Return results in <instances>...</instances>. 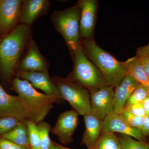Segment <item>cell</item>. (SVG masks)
<instances>
[{
	"label": "cell",
	"mask_w": 149,
	"mask_h": 149,
	"mask_svg": "<svg viewBox=\"0 0 149 149\" xmlns=\"http://www.w3.org/2000/svg\"><path fill=\"white\" fill-rule=\"evenodd\" d=\"M31 27L19 24L7 36L0 40V79L12 83L17 67L32 38Z\"/></svg>",
	"instance_id": "1"
},
{
	"label": "cell",
	"mask_w": 149,
	"mask_h": 149,
	"mask_svg": "<svg viewBox=\"0 0 149 149\" xmlns=\"http://www.w3.org/2000/svg\"><path fill=\"white\" fill-rule=\"evenodd\" d=\"M82 50L103 75L108 85L116 88L127 74L125 61L121 62L99 47L94 39L81 41Z\"/></svg>",
	"instance_id": "2"
},
{
	"label": "cell",
	"mask_w": 149,
	"mask_h": 149,
	"mask_svg": "<svg viewBox=\"0 0 149 149\" xmlns=\"http://www.w3.org/2000/svg\"><path fill=\"white\" fill-rule=\"evenodd\" d=\"M11 88L24 102L27 109V119L37 124L49 114L53 108V104L60 102L56 97L38 92L29 82L17 77L13 80Z\"/></svg>",
	"instance_id": "3"
},
{
	"label": "cell",
	"mask_w": 149,
	"mask_h": 149,
	"mask_svg": "<svg viewBox=\"0 0 149 149\" xmlns=\"http://www.w3.org/2000/svg\"><path fill=\"white\" fill-rule=\"evenodd\" d=\"M81 7L80 1L74 5L52 14L51 19L55 29L64 39L70 54L81 46L80 20Z\"/></svg>",
	"instance_id": "4"
},
{
	"label": "cell",
	"mask_w": 149,
	"mask_h": 149,
	"mask_svg": "<svg viewBox=\"0 0 149 149\" xmlns=\"http://www.w3.org/2000/svg\"><path fill=\"white\" fill-rule=\"evenodd\" d=\"M71 55L73 68L68 78L82 85L90 92L109 85L101 72L84 53L81 46Z\"/></svg>",
	"instance_id": "5"
},
{
	"label": "cell",
	"mask_w": 149,
	"mask_h": 149,
	"mask_svg": "<svg viewBox=\"0 0 149 149\" xmlns=\"http://www.w3.org/2000/svg\"><path fill=\"white\" fill-rule=\"evenodd\" d=\"M63 100L69 103L79 115L91 112V94L88 89L66 77H51Z\"/></svg>",
	"instance_id": "6"
},
{
	"label": "cell",
	"mask_w": 149,
	"mask_h": 149,
	"mask_svg": "<svg viewBox=\"0 0 149 149\" xmlns=\"http://www.w3.org/2000/svg\"><path fill=\"white\" fill-rule=\"evenodd\" d=\"M23 1L0 0L1 38H3L10 34L19 24Z\"/></svg>",
	"instance_id": "7"
},
{
	"label": "cell",
	"mask_w": 149,
	"mask_h": 149,
	"mask_svg": "<svg viewBox=\"0 0 149 149\" xmlns=\"http://www.w3.org/2000/svg\"><path fill=\"white\" fill-rule=\"evenodd\" d=\"M50 63L40 52L32 37L17 67L16 74L22 72L48 71Z\"/></svg>",
	"instance_id": "8"
},
{
	"label": "cell",
	"mask_w": 149,
	"mask_h": 149,
	"mask_svg": "<svg viewBox=\"0 0 149 149\" xmlns=\"http://www.w3.org/2000/svg\"><path fill=\"white\" fill-rule=\"evenodd\" d=\"M115 88L110 85L90 92L91 112L101 120L113 111Z\"/></svg>",
	"instance_id": "9"
},
{
	"label": "cell",
	"mask_w": 149,
	"mask_h": 149,
	"mask_svg": "<svg viewBox=\"0 0 149 149\" xmlns=\"http://www.w3.org/2000/svg\"><path fill=\"white\" fill-rule=\"evenodd\" d=\"M78 114L74 110L67 111L59 115L55 125L52 129L61 144L66 145L73 141L72 135L78 124Z\"/></svg>",
	"instance_id": "10"
},
{
	"label": "cell",
	"mask_w": 149,
	"mask_h": 149,
	"mask_svg": "<svg viewBox=\"0 0 149 149\" xmlns=\"http://www.w3.org/2000/svg\"><path fill=\"white\" fill-rule=\"evenodd\" d=\"M14 118L20 121L27 119V109L20 97L8 94L0 84V117Z\"/></svg>",
	"instance_id": "11"
},
{
	"label": "cell",
	"mask_w": 149,
	"mask_h": 149,
	"mask_svg": "<svg viewBox=\"0 0 149 149\" xmlns=\"http://www.w3.org/2000/svg\"><path fill=\"white\" fill-rule=\"evenodd\" d=\"M81 14L80 32L81 41L94 39L99 4L97 0H80Z\"/></svg>",
	"instance_id": "12"
},
{
	"label": "cell",
	"mask_w": 149,
	"mask_h": 149,
	"mask_svg": "<svg viewBox=\"0 0 149 149\" xmlns=\"http://www.w3.org/2000/svg\"><path fill=\"white\" fill-rule=\"evenodd\" d=\"M118 133L130 136L140 141H147L141 129L133 128L128 125L119 114L112 112L102 120V133Z\"/></svg>",
	"instance_id": "13"
},
{
	"label": "cell",
	"mask_w": 149,
	"mask_h": 149,
	"mask_svg": "<svg viewBox=\"0 0 149 149\" xmlns=\"http://www.w3.org/2000/svg\"><path fill=\"white\" fill-rule=\"evenodd\" d=\"M16 76L22 80H27L34 88L42 90L46 95L56 97L60 101L63 100L48 71L22 72L17 73Z\"/></svg>",
	"instance_id": "14"
},
{
	"label": "cell",
	"mask_w": 149,
	"mask_h": 149,
	"mask_svg": "<svg viewBox=\"0 0 149 149\" xmlns=\"http://www.w3.org/2000/svg\"><path fill=\"white\" fill-rule=\"evenodd\" d=\"M50 6L49 0H23L19 24L31 27L38 18L47 14Z\"/></svg>",
	"instance_id": "15"
},
{
	"label": "cell",
	"mask_w": 149,
	"mask_h": 149,
	"mask_svg": "<svg viewBox=\"0 0 149 149\" xmlns=\"http://www.w3.org/2000/svg\"><path fill=\"white\" fill-rule=\"evenodd\" d=\"M140 85L132 76L126 74L121 83L115 88L113 112L119 114L124 109L128 98Z\"/></svg>",
	"instance_id": "16"
},
{
	"label": "cell",
	"mask_w": 149,
	"mask_h": 149,
	"mask_svg": "<svg viewBox=\"0 0 149 149\" xmlns=\"http://www.w3.org/2000/svg\"><path fill=\"white\" fill-rule=\"evenodd\" d=\"M83 116L85 130L81 144L85 145L87 149H93L101 135L102 120L92 112L86 113Z\"/></svg>",
	"instance_id": "17"
},
{
	"label": "cell",
	"mask_w": 149,
	"mask_h": 149,
	"mask_svg": "<svg viewBox=\"0 0 149 149\" xmlns=\"http://www.w3.org/2000/svg\"><path fill=\"white\" fill-rule=\"evenodd\" d=\"M125 62L127 66V74L132 76L149 91V77L136 56L128 59Z\"/></svg>",
	"instance_id": "18"
},
{
	"label": "cell",
	"mask_w": 149,
	"mask_h": 149,
	"mask_svg": "<svg viewBox=\"0 0 149 149\" xmlns=\"http://www.w3.org/2000/svg\"><path fill=\"white\" fill-rule=\"evenodd\" d=\"M19 146L30 147L28 127L25 120L21 121L13 130L9 133L0 136Z\"/></svg>",
	"instance_id": "19"
},
{
	"label": "cell",
	"mask_w": 149,
	"mask_h": 149,
	"mask_svg": "<svg viewBox=\"0 0 149 149\" xmlns=\"http://www.w3.org/2000/svg\"><path fill=\"white\" fill-rule=\"evenodd\" d=\"M93 149H123L114 133H102Z\"/></svg>",
	"instance_id": "20"
},
{
	"label": "cell",
	"mask_w": 149,
	"mask_h": 149,
	"mask_svg": "<svg viewBox=\"0 0 149 149\" xmlns=\"http://www.w3.org/2000/svg\"><path fill=\"white\" fill-rule=\"evenodd\" d=\"M123 149H149V143L140 141L130 136L120 135L118 137Z\"/></svg>",
	"instance_id": "21"
},
{
	"label": "cell",
	"mask_w": 149,
	"mask_h": 149,
	"mask_svg": "<svg viewBox=\"0 0 149 149\" xmlns=\"http://www.w3.org/2000/svg\"><path fill=\"white\" fill-rule=\"evenodd\" d=\"M25 122L28 127L31 149H41L40 133L37 124L28 119L25 120Z\"/></svg>",
	"instance_id": "22"
},
{
	"label": "cell",
	"mask_w": 149,
	"mask_h": 149,
	"mask_svg": "<svg viewBox=\"0 0 149 149\" xmlns=\"http://www.w3.org/2000/svg\"><path fill=\"white\" fill-rule=\"evenodd\" d=\"M37 125L40 133L41 149H50L52 141L49 136L51 125L44 121L39 123Z\"/></svg>",
	"instance_id": "23"
},
{
	"label": "cell",
	"mask_w": 149,
	"mask_h": 149,
	"mask_svg": "<svg viewBox=\"0 0 149 149\" xmlns=\"http://www.w3.org/2000/svg\"><path fill=\"white\" fill-rule=\"evenodd\" d=\"M149 95L148 90L143 85H139L128 98L125 107L142 102Z\"/></svg>",
	"instance_id": "24"
},
{
	"label": "cell",
	"mask_w": 149,
	"mask_h": 149,
	"mask_svg": "<svg viewBox=\"0 0 149 149\" xmlns=\"http://www.w3.org/2000/svg\"><path fill=\"white\" fill-rule=\"evenodd\" d=\"M119 114L130 126L141 130L143 125L145 117L134 115L125 108Z\"/></svg>",
	"instance_id": "25"
},
{
	"label": "cell",
	"mask_w": 149,
	"mask_h": 149,
	"mask_svg": "<svg viewBox=\"0 0 149 149\" xmlns=\"http://www.w3.org/2000/svg\"><path fill=\"white\" fill-rule=\"evenodd\" d=\"M136 56L139 60L146 74L149 77V43L137 49Z\"/></svg>",
	"instance_id": "26"
},
{
	"label": "cell",
	"mask_w": 149,
	"mask_h": 149,
	"mask_svg": "<svg viewBox=\"0 0 149 149\" xmlns=\"http://www.w3.org/2000/svg\"><path fill=\"white\" fill-rule=\"evenodd\" d=\"M21 121L11 117H0V136L9 133Z\"/></svg>",
	"instance_id": "27"
},
{
	"label": "cell",
	"mask_w": 149,
	"mask_h": 149,
	"mask_svg": "<svg viewBox=\"0 0 149 149\" xmlns=\"http://www.w3.org/2000/svg\"><path fill=\"white\" fill-rule=\"evenodd\" d=\"M125 109L130 112V113L136 116L143 117L147 116L142 102L125 107Z\"/></svg>",
	"instance_id": "28"
},
{
	"label": "cell",
	"mask_w": 149,
	"mask_h": 149,
	"mask_svg": "<svg viewBox=\"0 0 149 149\" xmlns=\"http://www.w3.org/2000/svg\"><path fill=\"white\" fill-rule=\"evenodd\" d=\"M0 148L3 149H31L30 147L19 146L2 138H0Z\"/></svg>",
	"instance_id": "29"
},
{
	"label": "cell",
	"mask_w": 149,
	"mask_h": 149,
	"mask_svg": "<svg viewBox=\"0 0 149 149\" xmlns=\"http://www.w3.org/2000/svg\"><path fill=\"white\" fill-rule=\"evenodd\" d=\"M141 131L145 137L147 138L149 136V116H148L145 118L143 125L141 128Z\"/></svg>",
	"instance_id": "30"
},
{
	"label": "cell",
	"mask_w": 149,
	"mask_h": 149,
	"mask_svg": "<svg viewBox=\"0 0 149 149\" xmlns=\"http://www.w3.org/2000/svg\"><path fill=\"white\" fill-rule=\"evenodd\" d=\"M142 103L145 111L148 116L149 115V95L144 99Z\"/></svg>",
	"instance_id": "31"
},
{
	"label": "cell",
	"mask_w": 149,
	"mask_h": 149,
	"mask_svg": "<svg viewBox=\"0 0 149 149\" xmlns=\"http://www.w3.org/2000/svg\"><path fill=\"white\" fill-rule=\"evenodd\" d=\"M50 149H70L61 146L54 141H52Z\"/></svg>",
	"instance_id": "32"
},
{
	"label": "cell",
	"mask_w": 149,
	"mask_h": 149,
	"mask_svg": "<svg viewBox=\"0 0 149 149\" xmlns=\"http://www.w3.org/2000/svg\"><path fill=\"white\" fill-rule=\"evenodd\" d=\"M1 37H0V40H1Z\"/></svg>",
	"instance_id": "33"
},
{
	"label": "cell",
	"mask_w": 149,
	"mask_h": 149,
	"mask_svg": "<svg viewBox=\"0 0 149 149\" xmlns=\"http://www.w3.org/2000/svg\"><path fill=\"white\" fill-rule=\"evenodd\" d=\"M0 149H3L1 148H0Z\"/></svg>",
	"instance_id": "34"
},
{
	"label": "cell",
	"mask_w": 149,
	"mask_h": 149,
	"mask_svg": "<svg viewBox=\"0 0 149 149\" xmlns=\"http://www.w3.org/2000/svg\"><path fill=\"white\" fill-rule=\"evenodd\" d=\"M148 116H149V115H148Z\"/></svg>",
	"instance_id": "35"
},
{
	"label": "cell",
	"mask_w": 149,
	"mask_h": 149,
	"mask_svg": "<svg viewBox=\"0 0 149 149\" xmlns=\"http://www.w3.org/2000/svg\"></svg>",
	"instance_id": "36"
}]
</instances>
